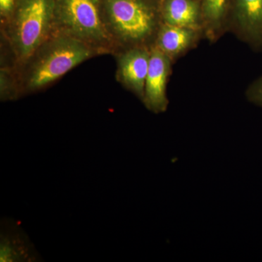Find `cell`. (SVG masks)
<instances>
[{"instance_id": "4fadbf2b", "label": "cell", "mask_w": 262, "mask_h": 262, "mask_svg": "<svg viewBox=\"0 0 262 262\" xmlns=\"http://www.w3.org/2000/svg\"><path fill=\"white\" fill-rule=\"evenodd\" d=\"M15 0H0V10L2 15L10 14L14 8Z\"/></svg>"}, {"instance_id": "5b68a950", "label": "cell", "mask_w": 262, "mask_h": 262, "mask_svg": "<svg viewBox=\"0 0 262 262\" xmlns=\"http://www.w3.org/2000/svg\"><path fill=\"white\" fill-rule=\"evenodd\" d=\"M227 31L254 51H262V0H233Z\"/></svg>"}, {"instance_id": "8992f818", "label": "cell", "mask_w": 262, "mask_h": 262, "mask_svg": "<svg viewBox=\"0 0 262 262\" xmlns=\"http://www.w3.org/2000/svg\"><path fill=\"white\" fill-rule=\"evenodd\" d=\"M172 63V60L158 48L153 47L150 50L149 70L142 102L152 113H165L168 108L167 83Z\"/></svg>"}, {"instance_id": "ba28073f", "label": "cell", "mask_w": 262, "mask_h": 262, "mask_svg": "<svg viewBox=\"0 0 262 262\" xmlns=\"http://www.w3.org/2000/svg\"><path fill=\"white\" fill-rule=\"evenodd\" d=\"M203 37L204 35L200 31L163 24L154 47L158 48L173 61L195 47L196 43Z\"/></svg>"}, {"instance_id": "7a4b0ae2", "label": "cell", "mask_w": 262, "mask_h": 262, "mask_svg": "<svg viewBox=\"0 0 262 262\" xmlns=\"http://www.w3.org/2000/svg\"><path fill=\"white\" fill-rule=\"evenodd\" d=\"M108 31L127 49L154 47L164 24L162 7L149 0H105Z\"/></svg>"}, {"instance_id": "9c48e42d", "label": "cell", "mask_w": 262, "mask_h": 262, "mask_svg": "<svg viewBox=\"0 0 262 262\" xmlns=\"http://www.w3.org/2000/svg\"><path fill=\"white\" fill-rule=\"evenodd\" d=\"M162 14L164 24L200 31L204 35L201 0H164Z\"/></svg>"}, {"instance_id": "3957f363", "label": "cell", "mask_w": 262, "mask_h": 262, "mask_svg": "<svg viewBox=\"0 0 262 262\" xmlns=\"http://www.w3.org/2000/svg\"><path fill=\"white\" fill-rule=\"evenodd\" d=\"M56 0H21L10 26L17 58L27 61L48 40L56 25Z\"/></svg>"}, {"instance_id": "52a82bcc", "label": "cell", "mask_w": 262, "mask_h": 262, "mask_svg": "<svg viewBox=\"0 0 262 262\" xmlns=\"http://www.w3.org/2000/svg\"><path fill=\"white\" fill-rule=\"evenodd\" d=\"M147 48L127 49L120 55L117 63V78L126 89L144 100V89L150 60Z\"/></svg>"}, {"instance_id": "277c9868", "label": "cell", "mask_w": 262, "mask_h": 262, "mask_svg": "<svg viewBox=\"0 0 262 262\" xmlns=\"http://www.w3.org/2000/svg\"><path fill=\"white\" fill-rule=\"evenodd\" d=\"M56 25L60 33L94 48L107 46L111 33L100 13L98 0H56Z\"/></svg>"}, {"instance_id": "7c38bea8", "label": "cell", "mask_w": 262, "mask_h": 262, "mask_svg": "<svg viewBox=\"0 0 262 262\" xmlns=\"http://www.w3.org/2000/svg\"><path fill=\"white\" fill-rule=\"evenodd\" d=\"M246 96L249 102L262 108V76L250 84Z\"/></svg>"}, {"instance_id": "8fae6325", "label": "cell", "mask_w": 262, "mask_h": 262, "mask_svg": "<svg viewBox=\"0 0 262 262\" xmlns=\"http://www.w3.org/2000/svg\"><path fill=\"white\" fill-rule=\"evenodd\" d=\"M204 37L215 42L227 32L231 0H201Z\"/></svg>"}, {"instance_id": "30bf717a", "label": "cell", "mask_w": 262, "mask_h": 262, "mask_svg": "<svg viewBox=\"0 0 262 262\" xmlns=\"http://www.w3.org/2000/svg\"><path fill=\"white\" fill-rule=\"evenodd\" d=\"M1 261H37V254L19 225H2Z\"/></svg>"}, {"instance_id": "6da1fadb", "label": "cell", "mask_w": 262, "mask_h": 262, "mask_svg": "<svg viewBox=\"0 0 262 262\" xmlns=\"http://www.w3.org/2000/svg\"><path fill=\"white\" fill-rule=\"evenodd\" d=\"M95 48L77 38L57 34L31 56L24 77V90L38 91L96 54Z\"/></svg>"}]
</instances>
